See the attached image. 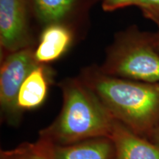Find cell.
Instances as JSON below:
<instances>
[{"instance_id": "cell-2", "label": "cell", "mask_w": 159, "mask_h": 159, "mask_svg": "<svg viewBox=\"0 0 159 159\" xmlns=\"http://www.w3.org/2000/svg\"><path fill=\"white\" fill-rule=\"evenodd\" d=\"M63 105L39 138L54 145H68L96 138H110L115 119L96 94L80 79L61 83Z\"/></svg>"}, {"instance_id": "cell-9", "label": "cell", "mask_w": 159, "mask_h": 159, "mask_svg": "<svg viewBox=\"0 0 159 159\" xmlns=\"http://www.w3.org/2000/svg\"><path fill=\"white\" fill-rule=\"evenodd\" d=\"M48 77L43 66L39 64L21 85L17 103L21 111L37 108L44 102L48 91Z\"/></svg>"}, {"instance_id": "cell-7", "label": "cell", "mask_w": 159, "mask_h": 159, "mask_svg": "<svg viewBox=\"0 0 159 159\" xmlns=\"http://www.w3.org/2000/svg\"><path fill=\"white\" fill-rule=\"evenodd\" d=\"M54 159H113L114 146L109 138H96L68 145H54Z\"/></svg>"}, {"instance_id": "cell-13", "label": "cell", "mask_w": 159, "mask_h": 159, "mask_svg": "<svg viewBox=\"0 0 159 159\" xmlns=\"http://www.w3.org/2000/svg\"><path fill=\"white\" fill-rule=\"evenodd\" d=\"M139 0H104L102 8L105 11H113L130 5H137Z\"/></svg>"}, {"instance_id": "cell-10", "label": "cell", "mask_w": 159, "mask_h": 159, "mask_svg": "<svg viewBox=\"0 0 159 159\" xmlns=\"http://www.w3.org/2000/svg\"><path fill=\"white\" fill-rule=\"evenodd\" d=\"M54 144L39 138L35 142H25L11 150H1L0 159H54Z\"/></svg>"}, {"instance_id": "cell-15", "label": "cell", "mask_w": 159, "mask_h": 159, "mask_svg": "<svg viewBox=\"0 0 159 159\" xmlns=\"http://www.w3.org/2000/svg\"><path fill=\"white\" fill-rule=\"evenodd\" d=\"M156 46L159 50V35L156 38Z\"/></svg>"}, {"instance_id": "cell-6", "label": "cell", "mask_w": 159, "mask_h": 159, "mask_svg": "<svg viewBox=\"0 0 159 159\" xmlns=\"http://www.w3.org/2000/svg\"><path fill=\"white\" fill-rule=\"evenodd\" d=\"M113 159H159V146L148 142L118 121L114 120L110 138Z\"/></svg>"}, {"instance_id": "cell-3", "label": "cell", "mask_w": 159, "mask_h": 159, "mask_svg": "<svg viewBox=\"0 0 159 159\" xmlns=\"http://www.w3.org/2000/svg\"><path fill=\"white\" fill-rule=\"evenodd\" d=\"M100 70L119 78L159 83V55L148 43H130L114 51Z\"/></svg>"}, {"instance_id": "cell-11", "label": "cell", "mask_w": 159, "mask_h": 159, "mask_svg": "<svg viewBox=\"0 0 159 159\" xmlns=\"http://www.w3.org/2000/svg\"><path fill=\"white\" fill-rule=\"evenodd\" d=\"M75 0H34L40 19L46 23L56 24L70 12Z\"/></svg>"}, {"instance_id": "cell-14", "label": "cell", "mask_w": 159, "mask_h": 159, "mask_svg": "<svg viewBox=\"0 0 159 159\" xmlns=\"http://www.w3.org/2000/svg\"><path fill=\"white\" fill-rule=\"evenodd\" d=\"M152 135H153L154 138V143L159 146V124L156 128L155 129L153 132H152Z\"/></svg>"}, {"instance_id": "cell-5", "label": "cell", "mask_w": 159, "mask_h": 159, "mask_svg": "<svg viewBox=\"0 0 159 159\" xmlns=\"http://www.w3.org/2000/svg\"><path fill=\"white\" fill-rule=\"evenodd\" d=\"M0 42L9 52L25 48L27 42V1L0 0Z\"/></svg>"}, {"instance_id": "cell-8", "label": "cell", "mask_w": 159, "mask_h": 159, "mask_svg": "<svg viewBox=\"0 0 159 159\" xmlns=\"http://www.w3.org/2000/svg\"><path fill=\"white\" fill-rule=\"evenodd\" d=\"M71 42V34L63 26L52 24L43 31L41 42L34 52L35 61L40 64L55 61L62 55Z\"/></svg>"}, {"instance_id": "cell-4", "label": "cell", "mask_w": 159, "mask_h": 159, "mask_svg": "<svg viewBox=\"0 0 159 159\" xmlns=\"http://www.w3.org/2000/svg\"><path fill=\"white\" fill-rule=\"evenodd\" d=\"M40 64L34 52L24 48L11 52L4 60L0 71V106L3 120L16 126L21 118L17 99L21 85L30 73Z\"/></svg>"}, {"instance_id": "cell-1", "label": "cell", "mask_w": 159, "mask_h": 159, "mask_svg": "<svg viewBox=\"0 0 159 159\" xmlns=\"http://www.w3.org/2000/svg\"><path fill=\"white\" fill-rule=\"evenodd\" d=\"M115 120L136 134H152L159 124V83L119 78L88 69L80 77Z\"/></svg>"}, {"instance_id": "cell-12", "label": "cell", "mask_w": 159, "mask_h": 159, "mask_svg": "<svg viewBox=\"0 0 159 159\" xmlns=\"http://www.w3.org/2000/svg\"><path fill=\"white\" fill-rule=\"evenodd\" d=\"M147 17L159 25V0H139L137 5Z\"/></svg>"}]
</instances>
